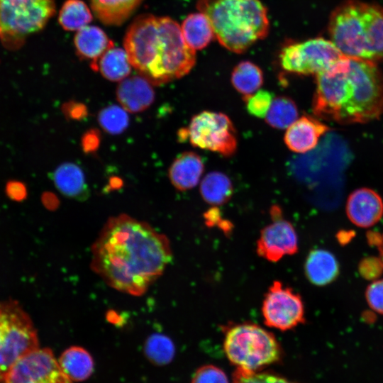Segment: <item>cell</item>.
<instances>
[{
	"label": "cell",
	"mask_w": 383,
	"mask_h": 383,
	"mask_svg": "<svg viewBox=\"0 0 383 383\" xmlns=\"http://www.w3.org/2000/svg\"><path fill=\"white\" fill-rule=\"evenodd\" d=\"M196 8L210 20L219 43L231 52L243 53L268 34L267 11L260 0H198Z\"/></svg>",
	"instance_id": "5"
},
{
	"label": "cell",
	"mask_w": 383,
	"mask_h": 383,
	"mask_svg": "<svg viewBox=\"0 0 383 383\" xmlns=\"http://www.w3.org/2000/svg\"><path fill=\"white\" fill-rule=\"evenodd\" d=\"M204 170L201 157L194 152H185L179 155L172 163L169 178L176 189L185 191L197 185Z\"/></svg>",
	"instance_id": "17"
},
{
	"label": "cell",
	"mask_w": 383,
	"mask_h": 383,
	"mask_svg": "<svg viewBox=\"0 0 383 383\" xmlns=\"http://www.w3.org/2000/svg\"><path fill=\"white\" fill-rule=\"evenodd\" d=\"M330 40L347 57L375 62L383 60V7L347 0L331 13Z\"/></svg>",
	"instance_id": "4"
},
{
	"label": "cell",
	"mask_w": 383,
	"mask_h": 383,
	"mask_svg": "<svg viewBox=\"0 0 383 383\" xmlns=\"http://www.w3.org/2000/svg\"><path fill=\"white\" fill-rule=\"evenodd\" d=\"M152 84L141 75H135L121 81L117 90V100L131 113L148 109L153 102L155 92Z\"/></svg>",
	"instance_id": "16"
},
{
	"label": "cell",
	"mask_w": 383,
	"mask_h": 383,
	"mask_svg": "<svg viewBox=\"0 0 383 383\" xmlns=\"http://www.w3.org/2000/svg\"><path fill=\"white\" fill-rule=\"evenodd\" d=\"M58 362L72 382L86 380L94 370L92 357L79 346H72L66 349L60 355Z\"/></svg>",
	"instance_id": "24"
},
{
	"label": "cell",
	"mask_w": 383,
	"mask_h": 383,
	"mask_svg": "<svg viewBox=\"0 0 383 383\" xmlns=\"http://www.w3.org/2000/svg\"><path fill=\"white\" fill-rule=\"evenodd\" d=\"M316 76L312 110L317 117L352 124L383 114V74L375 62L343 57Z\"/></svg>",
	"instance_id": "2"
},
{
	"label": "cell",
	"mask_w": 383,
	"mask_h": 383,
	"mask_svg": "<svg viewBox=\"0 0 383 383\" xmlns=\"http://www.w3.org/2000/svg\"><path fill=\"white\" fill-rule=\"evenodd\" d=\"M369 239L372 240V244L377 245L379 253V258L383 266V234L379 235L372 233Z\"/></svg>",
	"instance_id": "40"
},
{
	"label": "cell",
	"mask_w": 383,
	"mask_h": 383,
	"mask_svg": "<svg viewBox=\"0 0 383 383\" xmlns=\"http://www.w3.org/2000/svg\"><path fill=\"white\" fill-rule=\"evenodd\" d=\"M54 0H0V41L16 50L55 13Z\"/></svg>",
	"instance_id": "7"
},
{
	"label": "cell",
	"mask_w": 383,
	"mask_h": 383,
	"mask_svg": "<svg viewBox=\"0 0 383 383\" xmlns=\"http://www.w3.org/2000/svg\"><path fill=\"white\" fill-rule=\"evenodd\" d=\"M57 189L65 196L78 200L88 197L89 189L82 170L72 162L58 166L52 173Z\"/></svg>",
	"instance_id": "19"
},
{
	"label": "cell",
	"mask_w": 383,
	"mask_h": 383,
	"mask_svg": "<svg viewBox=\"0 0 383 383\" xmlns=\"http://www.w3.org/2000/svg\"><path fill=\"white\" fill-rule=\"evenodd\" d=\"M304 272L311 284L324 286L336 279L339 273V265L335 257L331 252L323 249H315L310 251L306 257Z\"/></svg>",
	"instance_id": "18"
},
{
	"label": "cell",
	"mask_w": 383,
	"mask_h": 383,
	"mask_svg": "<svg viewBox=\"0 0 383 383\" xmlns=\"http://www.w3.org/2000/svg\"><path fill=\"white\" fill-rule=\"evenodd\" d=\"M360 274L367 279H374L379 277L383 266L379 258L370 257L362 260L359 266Z\"/></svg>",
	"instance_id": "35"
},
{
	"label": "cell",
	"mask_w": 383,
	"mask_h": 383,
	"mask_svg": "<svg viewBox=\"0 0 383 383\" xmlns=\"http://www.w3.org/2000/svg\"><path fill=\"white\" fill-rule=\"evenodd\" d=\"M200 193L203 199L209 204L220 206L231 198L233 187L226 174L213 171L208 173L201 180Z\"/></svg>",
	"instance_id": "25"
},
{
	"label": "cell",
	"mask_w": 383,
	"mask_h": 383,
	"mask_svg": "<svg viewBox=\"0 0 383 383\" xmlns=\"http://www.w3.org/2000/svg\"><path fill=\"white\" fill-rule=\"evenodd\" d=\"M231 81L233 87L244 98L260 89L263 84V73L253 62L242 61L234 67Z\"/></svg>",
	"instance_id": "26"
},
{
	"label": "cell",
	"mask_w": 383,
	"mask_h": 383,
	"mask_svg": "<svg viewBox=\"0 0 383 383\" xmlns=\"http://www.w3.org/2000/svg\"><path fill=\"white\" fill-rule=\"evenodd\" d=\"M7 193L9 196L14 199H21L26 196V188L19 182H10L7 185Z\"/></svg>",
	"instance_id": "39"
},
{
	"label": "cell",
	"mask_w": 383,
	"mask_h": 383,
	"mask_svg": "<svg viewBox=\"0 0 383 383\" xmlns=\"http://www.w3.org/2000/svg\"><path fill=\"white\" fill-rule=\"evenodd\" d=\"M122 181L118 177H113L111 179L110 187L112 188H116L122 184Z\"/></svg>",
	"instance_id": "42"
},
{
	"label": "cell",
	"mask_w": 383,
	"mask_h": 383,
	"mask_svg": "<svg viewBox=\"0 0 383 383\" xmlns=\"http://www.w3.org/2000/svg\"><path fill=\"white\" fill-rule=\"evenodd\" d=\"M272 92L259 89L255 93L244 97L248 112L257 118H265L274 99Z\"/></svg>",
	"instance_id": "32"
},
{
	"label": "cell",
	"mask_w": 383,
	"mask_h": 383,
	"mask_svg": "<svg viewBox=\"0 0 383 383\" xmlns=\"http://www.w3.org/2000/svg\"><path fill=\"white\" fill-rule=\"evenodd\" d=\"M99 132L96 129L89 130L82 136V145L85 152H94L99 148Z\"/></svg>",
	"instance_id": "37"
},
{
	"label": "cell",
	"mask_w": 383,
	"mask_h": 383,
	"mask_svg": "<svg viewBox=\"0 0 383 383\" xmlns=\"http://www.w3.org/2000/svg\"><path fill=\"white\" fill-rule=\"evenodd\" d=\"M167 237L128 215L109 218L91 248V267L108 285L141 296L171 262Z\"/></svg>",
	"instance_id": "1"
},
{
	"label": "cell",
	"mask_w": 383,
	"mask_h": 383,
	"mask_svg": "<svg viewBox=\"0 0 383 383\" xmlns=\"http://www.w3.org/2000/svg\"><path fill=\"white\" fill-rule=\"evenodd\" d=\"M131 66L125 49L114 46L91 64L94 70L99 71L104 77L113 82L126 79L131 72Z\"/></svg>",
	"instance_id": "23"
},
{
	"label": "cell",
	"mask_w": 383,
	"mask_h": 383,
	"mask_svg": "<svg viewBox=\"0 0 383 383\" xmlns=\"http://www.w3.org/2000/svg\"><path fill=\"white\" fill-rule=\"evenodd\" d=\"M74 43L78 55L82 58L91 59L92 62L114 46L104 30L97 26L88 25L77 30Z\"/></svg>",
	"instance_id": "20"
},
{
	"label": "cell",
	"mask_w": 383,
	"mask_h": 383,
	"mask_svg": "<svg viewBox=\"0 0 383 383\" xmlns=\"http://www.w3.org/2000/svg\"><path fill=\"white\" fill-rule=\"evenodd\" d=\"M43 199L45 200V204H48V206H51L50 201L53 202L55 204H57V198L52 194H47L43 196Z\"/></svg>",
	"instance_id": "41"
},
{
	"label": "cell",
	"mask_w": 383,
	"mask_h": 383,
	"mask_svg": "<svg viewBox=\"0 0 383 383\" xmlns=\"http://www.w3.org/2000/svg\"><path fill=\"white\" fill-rule=\"evenodd\" d=\"M87 5L81 0H67L58 17L61 26L66 30H79L92 21Z\"/></svg>",
	"instance_id": "28"
},
{
	"label": "cell",
	"mask_w": 383,
	"mask_h": 383,
	"mask_svg": "<svg viewBox=\"0 0 383 383\" xmlns=\"http://www.w3.org/2000/svg\"><path fill=\"white\" fill-rule=\"evenodd\" d=\"M147 357L157 365L170 363L174 355L175 348L172 340L163 334L155 333L150 335L145 343Z\"/></svg>",
	"instance_id": "29"
},
{
	"label": "cell",
	"mask_w": 383,
	"mask_h": 383,
	"mask_svg": "<svg viewBox=\"0 0 383 383\" xmlns=\"http://www.w3.org/2000/svg\"><path fill=\"white\" fill-rule=\"evenodd\" d=\"M346 213L350 221L358 227L372 226L383 216L382 199L371 189H357L348 198Z\"/></svg>",
	"instance_id": "14"
},
{
	"label": "cell",
	"mask_w": 383,
	"mask_h": 383,
	"mask_svg": "<svg viewBox=\"0 0 383 383\" xmlns=\"http://www.w3.org/2000/svg\"><path fill=\"white\" fill-rule=\"evenodd\" d=\"M365 296L369 306L383 314V279L371 283L366 289Z\"/></svg>",
	"instance_id": "34"
},
{
	"label": "cell",
	"mask_w": 383,
	"mask_h": 383,
	"mask_svg": "<svg viewBox=\"0 0 383 383\" xmlns=\"http://www.w3.org/2000/svg\"><path fill=\"white\" fill-rule=\"evenodd\" d=\"M62 111L67 118L80 120L88 114L87 107L82 103L69 101L63 104Z\"/></svg>",
	"instance_id": "36"
},
{
	"label": "cell",
	"mask_w": 383,
	"mask_h": 383,
	"mask_svg": "<svg viewBox=\"0 0 383 383\" xmlns=\"http://www.w3.org/2000/svg\"><path fill=\"white\" fill-rule=\"evenodd\" d=\"M329 128L311 116L298 118L285 132L284 140L294 152L305 153L313 149Z\"/></svg>",
	"instance_id": "15"
},
{
	"label": "cell",
	"mask_w": 383,
	"mask_h": 383,
	"mask_svg": "<svg viewBox=\"0 0 383 383\" xmlns=\"http://www.w3.org/2000/svg\"><path fill=\"white\" fill-rule=\"evenodd\" d=\"M299 116L298 109L295 102L289 97L279 96L274 97L265 121L268 125L277 129L289 128Z\"/></svg>",
	"instance_id": "27"
},
{
	"label": "cell",
	"mask_w": 383,
	"mask_h": 383,
	"mask_svg": "<svg viewBox=\"0 0 383 383\" xmlns=\"http://www.w3.org/2000/svg\"><path fill=\"white\" fill-rule=\"evenodd\" d=\"M180 140H189L196 148L217 152L223 156L233 155L237 149L236 131L225 113L204 111L194 116L185 128L178 133Z\"/></svg>",
	"instance_id": "9"
},
{
	"label": "cell",
	"mask_w": 383,
	"mask_h": 383,
	"mask_svg": "<svg viewBox=\"0 0 383 383\" xmlns=\"http://www.w3.org/2000/svg\"><path fill=\"white\" fill-rule=\"evenodd\" d=\"M123 45L132 67L153 85L184 77L196 62L195 50L170 17L139 16L129 26Z\"/></svg>",
	"instance_id": "3"
},
{
	"label": "cell",
	"mask_w": 383,
	"mask_h": 383,
	"mask_svg": "<svg viewBox=\"0 0 383 383\" xmlns=\"http://www.w3.org/2000/svg\"><path fill=\"white\" fill-rule=\"evenodd\" d=\"M270 215L272 221L260 231L256 251L263 259L276 262L298 252V236L291 222L284 218L278 206H272Z\"/></svg>",
	"instance_id": "13"
},
{
	"label": "cell",
	"mask_w": 383,
	"mask_h": 383,
	"mask_svg": "<svg viewBox=\"0 0 383 383\" xmlns=\"http://www.w3.org/2000/svg\"><path fill=\"white\" fill-rule=\"evenodd\" d=\"M1 383H73L62 370L52 351L37 348L21 357Z\"/></svg>",
	"instance_id": "12"
},
{
	"label": "cell",
	"mask_w": 383,
	"mask_h": 383,
	"mask_svg": "<svg viewBox=\"0 0 383 383\" xmlns=\"http://www.w3.org/2000/svg\"><path fill=\"white\" fill-rule=\"evenodd\" d=\"M261 311L265 324L281 331L305 323V308L301 296L280 281H274L264 296Z\"/></svg>",
	"instance_id": "11"
},
{
	"label": "cell",
	"mask_w": 383,
	"mask_h": 383,
	"mask_svg": "<svg viewBox=\"0 0 383 383\" xmlns=\"http://www.w3.org/2000/svg\"><path fill=\"white\" fill-rule=\"evenodd\" d=\"M343 57L331 40L315 38L284 47L279 60L287 72L317 75L331 69Z\"/></svg>",
	"instance_id": "10"
},
{
	"label": "cell",
	"mask_w": 383,
	"mask_h": 383,
	"mask_svg": "<svg viewBox=\"0 0 383 383\" xmlns=\"http://www.w3.org/2000/svg\"><path fill=\"white\" fill-rule=\"evenodd\" d=\"M143 0H90L97 18L108 26L123 23L136 10Z\"/></svg>",
	"instance_id": "21"
},
{
	"label": "cell",
	"mask_w": 383,
	"mask_h": 383,
	"mask_svg": "<svg viewBox=\"0 0 383 383\" xmlns=\"http://www.w3.org/2000/svg\"><path fill=\"white\" fill-rule=\"evenodd\" d=\"M181 30L186 43L195 51L204 48L216 38L210 20L202 12L188 15Z\"/></svg>",
	"instance_id": "22"
},
{
	"label": "cell",
	"mask_w": 383,
	"mask_h": 383,
	"mask_svg": "<svg viewBox=\"0 0 383 383\" xmlns=\"http://www.w3.org/2000/svg\"><path fill=\"white\" fill-rule=\"evenodd\" d=\"M191 383H229L226 374L213 365H205L194 372Z\"/></svg>",
	"instance_id": "33"
},
{
	"label": "cell",
	"mask_w": 383,
	"mask_h": 383,
	"mask_svg": "<svg viewBox=\"0 0 383 383\" xmlns=\"http://www.w3.org/2000/svg\"><path fill=\"white\" fill-rule=\"evenodd\" d=\"M231 383H299L270 372H249L236 369Z\"/></svg>",
	"instance_id": "31"
},
{
	"label": "cell",
	"mask_w": 383,
	"mask_h": 383,
	"mask_svg": "<svg viewBox=\"0 0 383 383\" xmlns=\"http://www.w3.org/2000/svg\"><path fill=\"white\" fill-rule=\"evenodd\" d=\"M123 107L111 105L101 109L98 121L101 128L110 134L122 133L128 126V116Z\"/></svg>",
	"instance_id": "30"
},
{
	"label": "cell",
	"mask_w": 383,
	"mask_h": 383,
	"mask_svg": "<svg viewBox=\"0 0 383 383\" xmlns=\"http://www.w3.org/2000/svg\"><path fill=\"white\" fill-rule=\"evenodd\" d=\"M223 333L224 353L236 369L261 371L282 357V347L274 335L257 324H230L223 328Z\"/></svg>",
	"instance_id": "6"
},
{
	"label": "cell",
	"mask_w": 383,
	"mask_h": 383,
	"mask_svg": "<svg viewBox=\"0 0 383 383\" xmlns=\"http://www.w3.org/2000/svg\"><path fill=\"white\" fill-rule=\"evenodd\" d=\"M205 221L208 226H218L223 231H230V223L222 220L221 213L217 208H213L204 214Z\"/></svg>",
	"instance_id": "38"
},
{
	"label": "cell",
	"mask_w": 383,
	"mask_h": 383,
	"mask_svg": "<svg viewBox=\"0 0 383 383\" xmlns=\"http://www.w3.org/2000/svg\"><path fill=\"white\" fill-rule=\"evenodd\" d=\"M38 348L28 314L16 301L0 302V383L21 357Z\"/></svg>",
	"instance_id": "8"
}]
</instances>
